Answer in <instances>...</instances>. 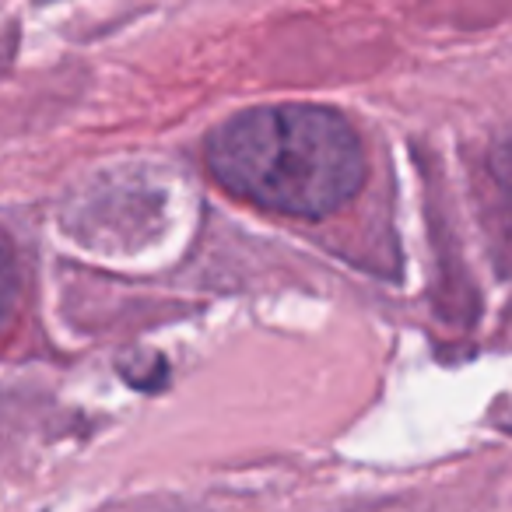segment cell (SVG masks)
<instances>
[{"instance_id": "1", "label": "cell", "mask_w": 512, "mask_h": 512, "mask_svg": "<svg viewBox=\"0 0 512 512\" xmlns=\"http://www.w3.org/2000/svg\"><path fill=\"white\" fill-rule=\"evenodd\" d=\"M207 165L235 197L288 218H327L365 183L358 130L323 106H260L207 137Z\"/></svg>"}]
</instances>
